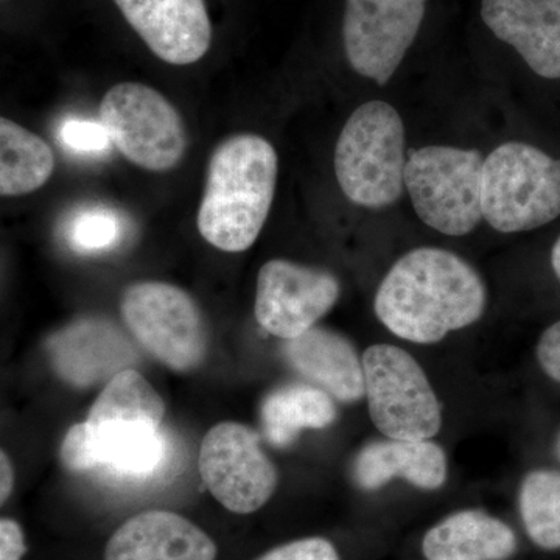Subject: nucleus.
Masks as SVG:
<instances>
[{"mask_svg":"<svg viewBox=\"0 0 560 560\" xmlns=\"http://www.w3.org/2000/svg\"><path fill=\"white\" fill-rule=\"evenodd\" d=\"M486 287L477 270L451 250L418 248L405 254L382 280L375 315L401 340L433 345L477 323Z\"/></svg>","mask_w":560,"mask_h":560,"instance_id":"nucleus-1","label":"nucleus"},{"mask_svg":"<svg viewBox=\"0 0 560 560\" xmlns=\"http://www.w3.org/2000/svg\"><path fill=\"white\" fill-rule=\"evenodd\" d=\"M275 147L257 135H235L213 150L198 209L201 237L224 253H243L256 243L270 215L278 184Z\"/></svg>","mask_w":560,"mask_h":560,"instance_id":"nucleus-2","label":"nucleus"},{"mask_svg":"<svg viewBox=\"0 0 560 560\" xmlns=\"http://www.w3.org/2000/svg\"><path fill=\"white\" fill-rule=\"evenodd\" d=\"M407 161L399 113L388 103L368 102L342 127L335 149V175L350 201L382 209L404 194Z\"/></svg>","mask_w":560,"mask_h":560,"instance_id":"nucleus-3","label":"nucleus"},{"mask_svg":"<svg viewBox=\"0 0 560 560\" xmlns=\"http://www.w3.org/2000/svg\"><path fill=\"white\" fill-rule=\"evenodd\" d=\"M481 208L504 234L551 223L560 215V160L528 143L497 147L482 167Z\"/></svg>","mask_w":560,"mask_h":560,"instance_id":"nucleus-4","label":"nucleus"},{"mask_svg":"<svg viewBox=\"0 0 560 560\" xmlns=\"http://www.w3.org/2000/svg\"><path fill=\"white\" fill-rule=\"evenodd\" d=\"M480 151L425 147L415 151L405 167V187L412 208L427 226L460 237L482 219Z\"/></svg>","mask_w":560,"mask_h":560,"instance_id":"nucleus-5","label":"nucleus"},{"mask_svg":"<svg viewBox=\"0 0 560 560\" xmlns=\"http://www.w3.org/2000/svg\"><path fill=\"white\" fill-rule=\"evenodd\" d=\"M361 360L370 416L382 434L425 441L440 433L441 404L415 357L397 346L375 345Z\"/></svg>","mask_w":560,"mask_h":560,"instance_id":"nucleus-6","label":"nucleus"},{"mask_svg":"<svg viewBox=\"0 0 560 560\" xmlns=\"http://www.w3.org/2000/svg\"><path fill=\"white\" fill-rule=\"evenodd\" d=\"M120 312L136 340L171 370L194 371L205 361V318L179 287L160 280L131 283L121 294Z\"/></svg>","mask_w":560,"mask_h":560,"instance_id":"nucleus-7","label":"nucleus"},{"mask_svg":"<svg viewBox=\"0 0 560 560\" xmlns=\"http://www.w3.org/2000/svg\"><path fill=\"white\" fill-rule=\"evenodd\" d=\"M101 121L125 160L143 171H172L186 153L183 117L161 92L147 84L110 88L101 103Z\"/></svg>","mask_w":560,"mask_h":560,"instance_id":"nucleus-8","label":"nucleus"},{"mask_svg":"<svg viewBox=\"0 0 560 560\" xmlns=\"http://www.w3.org/2000/svg\"><path fill=\"white\" fill-rule=\"evenodd\" d=\"M200 474L209 492L234 514H253L278 488V469L249 427L221 422L201 442Z\"/></svg>","mask_w":560,"mask_h":560,"instance_id":"nucleus-9","label":"nucleus"},{"mask_svg":"<svg viewBox=\"0 0 560 560\" xmlns=\"http://www.w3.org/2000/svg\"><path fill=\"white\" fill-rule=\"evenodd\" d=\"M427 0H346L342 40L357 73L388 83L418 36Z\"/></svg>","mask_w":560,"mask_h":560,"instance_id":"nucleus-10","label":"nucleus"},{"mask_svg":"<svg viewBox=\"0 0 560 560\" xmlns=\"http://www.w3.org/2000/svg\"><path fill=\"white\" fill-rule=\"evenodd\" d=\"M340 293V282L330 271L275 259L257 276L254 313L268 334L293 340L315 327Z\"/></svg>","mask_w":560,"mask_h":560,"instance_id":"nucleus-11","label":"nucleus"},{"mask_svg":"<svg viewBox=\"0 0 560 560\" xmlns=\"http://www.w3.org/2000/svg\"><path fill=\"white\" fill-rule=\"evenodd\" d=\"M114 3L160 60L187 66L208 54L212 24L205 0H114Z\"/></svg>","mask_w":560,"mask_h":560,"instance_id":"nucleus-12","label":"nucleus"},{"mask_svg":"<svg viewBox=\"0 0 560 560\" xmlns=\"http://www.w3.org/2000/svg\"><path fill=\"white\" fill-rule=\"evenodd\" d=\"M55 371L70 385L86 386L113 378L135 363L131 341L108 319L81 318L47 341Z\"/></svg>","mask_w":560,"mask_h":560,"instance_id":"nucleus-13","label":"nucleus"},{"mask_svg":"<svg viewBox=\"0 0 560 560\" xmlns=\"http://www.w3.org/2000/svg\"><path fill=\"white\" fill-rule=\"evenodd\" d=\"M481 16L537 75L560 80V0H482Z\"/></svg>","mask_w":560,"mask_h":560,"instance_id":"nucleus-14","label":"nucleus"},{"mask_svg":"<svg viewBox=\"0 0 560 560\" xmlns=\"http://www.w3.org/2000/svg\"><path fill=\"white\" fill-rule=\"evenodd\" d=\"M217 545L175 512L149 511L124 523L106 545L105 560H215Z\"/></svg>","mask_w":560,"mask_h":560,"instance_id":"nucleus-15","label":"nucleus"},{"mask_svg":"<svg viewBox=\"0 0 560 560\" xmlns=\"http://www.w3.org/2000/svg\"><path fill=\"white\" fill-rule=\"evenodd\" d=\"M283 357L302 377L334 399L353 404L366 394L363 360L348 338L337 331L312 327L301 337L285 341Z\"/></svg>","mask_w":560,"mask_h":560,"instance_id":"nucleus-16","label":"nucleus"},{"mask_svg":"<svg viewBox=\"0 0 560 560\" xmlns=\"http://www.w3.org/2000/svg\"><path fill=\"white\" fill-rule=\"evenodd\" d=\"M360 489H382L394 478L415 488L436 490L447 481V456L433 441H374L361 448L352 467Z\"/></svg>","mask_w":560,"mask_h":560,"instance_id":"nucleus-17","label":"nucleus"},{"mask_svg":"<svg viewBox=\"0 0 560 560\" xmlns=\"http://www.w3.org/2000/svg\"><path fill=\"white\" fill-rule=\"evenodd\" d=\"M427 560H506L517 550L514 530L481 511H460L423 537Z\"/></svg>","mask_w":560,"mask_h":560,"instance_id":"nucleus-18","label":"nucleus"},{"mask_svg":"<svg viewBox=\"0 0 560 560\" xmlns=\"http://www.w3.org/2000/svg\"><path fill=\"white\" fill-rule=\"evenodd\" d=\"M91 425L98 467H108L119 477L145 480L156 475L167 459V440L158 427L140 423Z\"/></svg>","mask_w":560,"mask_h":560,"instance_id":"nucleus-19","label":"nucleus"},{"mask_svg":"<svg viewBox=\"0 0 560 560\" xmlns=\"http://www.w3.org/2000/svg\"><path fill=\"white\" fill-rule=\"evenodd\" d=\"M335 420V401L318 386H282L268 394L261 405L265 436L276 447H289L302 430L327 429Z\"/></svg>","mask_w":560,"mask_h":560,"instance_id":"nucleus-20","label":"nucleus"},{"mask_svg":"<svg viewBox=\"0 0 560 560\" xmlns=\"http://www.w3.org/2000/svg\"><path fill=\"white\" fill-rule=\"evenodd\" d=\"M55 171L54 151L35 132L0 119V194L22 197L40 189Z\"/></svg>","mask_w":560,"mask_h":560,"instance_id":"nucleus-21","label":"nucleus"},{"mask_svg":"<svg viewBox=\"0 0 560 560\" xmlns=\"http://www.w3.org/2000/svg\"><path fill=\"white\" fill-rule=\"evenodd\" d=\"M165 404L156 389L138 371L114 375L92 405L91 423H140L161 429Z\"/></svg>","mask_w":560,"mask_h":560,"instance_id":"nucleus-22","label":"nucleus"},{"mask_svg":"<svg viewBox=\"0 0 560 560\" xmlns=\"http://www.w3.org/2000/svg\"><path fill=\"white\" fill-rule=\"evenodd\" d=\"M521 514L529 539L544 550L560 548V471L534 470L521 488Z\"/></svg>","mask_w":560,"mask_h":560,"instance_id":"nucleus-23","label":"nucleus"},{"mask_svg":"<svg viewBox=\"0 0 560 560\" xmlns=\"http://www.w3.org/2000/svg\"><path fill=\"white\" fill-rule=\"evenodd\" d=\"M127 231V220L119 210L95 205L75 210L66 221L65 237L69 248L79 254H103L116 249Z\"/></svg>","mask_w":560,"mask_h":560,"instance_id":"nucleus-24","label":"nucleus"},{"mask_svg":"<svg viewBox=\"0 0 560 560\" xmlns=\"http://www.w3.org/2000/svg\"><path fill=\"white\" fill-rule=\"evenodd\" d=\"M58 138L66 150L79 156H105L114 147L105 125L95 120L68 119L61 125Z\"/></svg>","mask_w":560,"mask_h":560,"instance_id":"nucleus-25","label":"nucleus"},{"mask_svg":"<svg viewBox=\"0 0 560 560\" xmlns=\"http://www.w3.org/2000/svg\"><path fill=\"white\" fill-rule=\"evenodd\" d=\"M62 464L69 470H91L98 467L94 430L90 422L77 423L66 434L60 452Z\"/></svg>","mask_w":560,"mask_h":560,"instance_id":"nucleus-26","label":"nucleus"},{"mask_svg":"<svg viewBox=\"0 0 560 560\" xmlns=\"http://www.w3.org/2000/svg\"><path fill=\"white\" fill-rule=\"evenodd\" d=\"M257 560H341L329 540L320 537L290 541Z\"/></svg>","mask_w":560,"mask_h":560,"instance_id":"nucleus-27","label":"nucleus"},{"mask_svg":"<svg viewBox=\"0 0 560 560\" xmlns=\"http://www.w3.org/2000/svg\"><path fill=\"white\" fill-rule=\"evenodd\" d=\"M537 360L545 374L560 383V320L541 335L537 345Z\"/></svg>","mask_w":560,"mask_h":560,"instance_id":"nucleus-28","label":"nucleus"},{"mask_svg":"<svg viewBox=\"0 0 560 560\" xmlns=\"http://www.w3.org/2000/svg\"><path fill=\"white\" fill-rule=\"evenodd\" d=\"M27 551L21 526L11 518L0 521V560H21Z\"/></svg>","mask_w":560,"mask_h":560,"instance_id":"nucleus-29","label":"nucleus"},{"mask_svg":"<svg viewBox=\"0 0 560 560\" xmlns=\"http://www.w3.org/2000/svg\"><path fill=\"white\" fill-rule=\"evenodd\" d=\"M0 478H2V481H0V501L3 504L9 500L14 486L13 466H11V460L5 452L0 455Z\"/></svg>","mask_w":560,"mask_h":560,"instance_id":"nucleus-30","label":"nucleus"},{"mask_svg":"<svg viewBox=\"0 0 560 560\" xmlns=\"http://www.w3.org/2000/svg\"><path fill=\"white\" fill-rule=\"evenodd\" d=\"M551 265L552 270H555L556 276H558V279L560 280V237L559 241L556 242L555 248H552Z\"/></svg>","mask_w":560,"mask_h":560,"instance_id":"nucleus-31","label":"nucleus"},{"mask_svg":"<svg viewBox=\"0 0 560 560\" xmlns=\"http://www.w3.org/2000/svg\"><path fill=\"white\" fill-rule=\"evenodd\" d=\"M559 455H560V440H559Z\"/></svg>","mask_w":560,"mask_h":560,"instance_id":"nucleus-32","label":"nucleus"}]
</instances>
